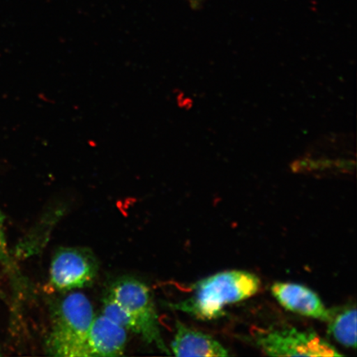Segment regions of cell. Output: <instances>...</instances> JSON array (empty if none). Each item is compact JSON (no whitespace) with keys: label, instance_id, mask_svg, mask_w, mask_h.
I'll return each instance as SVG.
<instances>
[{"label":"cell","instance_id":"6","mask_svg":"<svg viewBox=\"0 0 357 357\" xmlns=\"http://www.w3.org/2000/svg\"><path fill=\"white\" fill-rule=\"evenodd\" d=\"M271 294L280 305L294 314L327 323L332 310L328 309L312 289L296 283L276 282Z\"/></svg>","mask_w":357,"mask_h":357},{"label":"cell","instance_id":"7","mask_svg":"<svg viewBox=\"0 0 357 357\" xmlns=\"http://www.w3.org/2000/svg\"><path fill=\"white\" fill-rule=\"evenodd\" d=\"M128 330L105 314L95 317L88 333L86 357L123 356Z\"/></svg>","mask_w":357,"mask_h":357},{"label":"cell","instance_id":"2","mask_svg":"<svg viewBox=\"0 0 357 357\" xmlns=\"http://www.w3.org/2000/svg\"><path fill=\"white\" fill-rule=\"evenodd\" d=\"M261 288V280L251 272L231 270L218 272L195 284L191 296L177 303H167L174 310L199 320L208 321L225 314V307L248 300Z\"/></svg>","mask_w":357,"mask_h":357},{"label":"cell","instance_id":"10","mask_svg":"<svg viewBox=\"0 0 357 357\" xmlns=\"http://www.w3.org/2000/svg\"><path fill=\"white\" fill-rule=\"evenodd\" d=\"M355 167L356 162L354 160L346 158L334 160L333 168H337L339 171L351 172L354 171Z\"/></svg>","mask_w":357,"mask_h":357},{"label":"cell","instance_id":"5","mask_svg":"<svg viewBox=\"0 0 357 357\" xmlns=\"http://www.w3.org/2000/svg\"><path fill=\"white\" fill-rule=\"evenodd\" d=\"M257 344L270 356H342L312 330L284 328L271 330L257 337Z\"/></svg>","mask_w":357,"mask_h":357},{"label":"cell","instance_id":"1","mask_svg":"<svg viewBox=\"0 0 357 357\" xmlns=\"http://www.w3.org/2000/svg\"><path fill=\"white\" fill-rule=\"evenodd\" d=\"M102 314L167 355L153 292L142 280L123 276L113 281L102 300Z\"/></svg>","mask_w":357,"mask_h":357},{"label":"cell","instance_id":"4","mask_svg":"<svg viewBox=\"0 0 357 357\" xmlns=\"http://www.w3.org/2000/svg\"><path fill=\"white\" fill-rule=\"evenodd\" d=\"M99 272V261L91 249L61 247L53 255L48 287L55 291L69 292L89 287Z\"/></svg>","mask_w":357,"mask_h":357},{"label":"cell","instance_id":"11","mask_svg":"<svg viewBox=\"0 0 357 357\" xmlns=\"http://www.w3.org/2000/svg\"><path fill=\"white\" fill-rule=\"evenodd\" d=\"M193 1H197V0H193Z\"/></svg>","mask_w":357,"mask_h":357},{"label":"cell","instance_id":"3","mask_svg":"<svg viewBox=\"0 0 357 357\" xmlns=\"http://www.w3.org/2000/svg\"><path fill=\"white\" fill-rule=\"evenodd\" d=\"M47 354L59 357H86V343L95 319L91 301L83 293L71 291L53 303Z\"/></svg>","mask_w":357,"mask_h":357},{"label":"cell","instance_id":"8","mask_svg":"<svg viewBox=\"0 0 357 357\" xmlns=\"http://www.w3.org/2000/svg\"><path fill=\"white\" fill-rule=\"evenodd\" d=\"M172 355L176 356L225 357L230 356L220 342L211 335L191 328L176 321L171 343Z\"/></svg>","mask_w":357,"mask_h":357},{"label":"cell","instance_id":"9","mask_svg":"<svg viewBox=\"0 0 357 357\" xmlns=\"http://www.w3.org/2000/svg\"><path fill=\"white\" fill-rule=\"evenodd\" d=\"M328 333L342 346L356 349V309L355 305H347L332 310L328 322Z\"/></svg>","mask_w":357,"mask_h":357}]
</instances>
